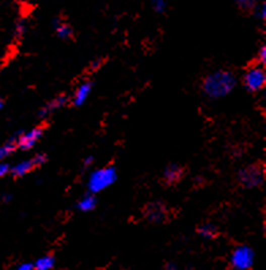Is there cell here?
Wrapping results in <instances>:
<instances>
[{
  "label": "cell",
  "instance_id": "4",
  "mask_svg": "<svg viewBox=\"0 0 266 270\" xmlns=\"http://www.w3.org/2000/svg\"><path fill=\"white\" fill-rule=\"evenodd\" d=\"M242 82H243V87L246 88V91H249L250 94L261 92L266 86L265 68L257 64L249 67L244 71Z\"/></svg>",
  "mask_w": 266,
  "mask_h": 270
},
{
  "label": "cell",
  "instance_id": "9",
  "mask_svg": "<svg viewBox=\"0 0 266 270\" xmlns=\"http://www.w3.org/2000/svg\"><path fill=\"white\" fill-rule=\"evenodd\" d=\"M70 102V96L67 94H60V95L55 96L53 99H50L45 106H42L38 112V118L39 120H46L50 117L53 113H56L57 110L63 109L64 106Z\"/></svg>",
  "mask_w": 266,
  "mask_h": 270
},
{
  "label": "cell",
  "instance_id": "22",
  "mask_svg": "<svg viewBox=\"0 0 266 270\" xmlns=\"http://www.w3.org/2000/svg\"><path fill=\"white\" fill-rule=\"evenodd\" d=\"M10 170H11V165L7 161H0V178H5L7 175H10Z\"/></svg>",
  "mask_w": 266,
  "mask_h": 270
},
{
  "label": "cell",
  "instance_id": "16",
  "mask_svg": "<svg viewBox=\"0 0 266 270\" xmlns=\"http://www.w3.org/2000/svg\"><path fill=\"white\" fill-rule=\"evenodd\" d=\"M15 151H17V140H15V135H14L5 144L0 145V161H5Z\"/></svg>",
  "mask_w": 266,
  "mask_h": 270
},
{
  "label": "cell",
  "instance_id": "20",
  "mask_svg": "<svg viewBox=\"0 0 266 270\" xmlns=\"http://www.w3.org/2000/svg\"><path fill=\"white\" fill-rule=\"evenodd\" d=\"M255 5H257L255 0H238V2H236L238 9L243 10V11H253Z\"/></svg>",
  "mask_w": 266,
  "mask_h": 270
},
{
  "label": "cell",
  "instance_id": "19",
  "mask_svg": "<svg viewBox=\"0 0 266 270\" xmlns=\"http://www.w3.org/2000/svg\"><path fill=\"white\" fill-rule=\"evenodd\" d=\"M167 7H169V5H167V2H165V0H152V2H151V9H152L153 13H166Z\"/></svg>",
  "mask_w": 266,
  "mask_h": 270
},
{
  "label": "cell",
  "instance_id": "10",
  "mask_svg": "<svg viewBox=\"0 0 266 270\" xmlns=\"http://www.w3.org/2000/svg\"><path fill=\"white\" fill-rule=\"evenodd\" d=\"M92 87H94V84H92L91 80H86V82L80 83L76 90L74 91V95L71 98V102H72V105L79 107V106H83L86 102H87L88 96L91 94Z\"/></svg>",
  "mask_w": 266,
  "mask_h": 270
},
{
  "label": "cell",
  "instance_id": "17",
  "mask_svg": "<svg viewBox=\"0 0 266 270\" xmlns=\"http://www.w3.org/2000/svg\"><path fill=\"white\" fill-rule=\"evenodd\" d=\"M27 30V23L26 21L21 18V19H18L17 22H15V26H14V37L17 39H21L25 35Z\"/></svg>",
  "mask_w": 266,
  "mask_h": 270
},
{
  "label": "cell",
  "instance_id": "12",
  "mask_svg": "<svg viewBox=\"0 0 266 270\" xmlns=\"http://www.w3.org/2000/svg\"><path fill=\"white\" fill-rule=\"evenodd\" d=\"M96 205H98V198H96L95 194H91V193H86L83 196L80 197L75 205V208L79 210V212H83V213H88V212H92L95 209Z\"/></svg>",
  "mask_w": 266,
  "mask_h": 270
},
{
  "label": "cell",
  "instance_id": "15",
  "mask_svg": "<svg viewBox=\"0 0 266 270\" xmlns=\"http://www.w3.org/2000/svg\"><path fill=\"white\" fill-rule=\"evenodd\" d=\"M197 234L202 239H215L218 236V227L212 223H202L197 227Z\"/></svg>",
  "mask_w": 266,
  "mask_h": 270
},
{
  "label": "cell",
  "instance_id": "8",
  "mask_svg": "<svg viewBox=\"0 0 266 270\" xmlns=\"http://www.w3.org/2000/svg\"><path fill=\"white\" fill-rule=\"evenodd\" d=\"M169 212H167L166 205L162 202H151L145 206L144 218L152 224H161L167 219Z\"/></svg>",
  "mask_w": 266,
  "mask_h": 270
},
{
  "label": "cell",
  "instance_id": "1",
  "mask_svg": "<svg viewBox=\"0 0 266 270\" xmlns=\"http://www.w3.org/2000/svg\"><path fill=\"white\" fill-rule=\"evenodd\" d=\"M238 84L235 74L227 70H218L210 72L202 79L201 90L208 99H222L234 91Z\"/></svg>",
  "mask_w": 266,
  "mask_h": 270
},
{
  "label": "cell",
  "instance_id": "5",
  "mask_svg": "<svg viewBox=\"0 0 266 270\" xmlns=\"http://www.w3.org/2000/svg\"><path fill=\"white\" fill-rule=\"evenodd\" d=\"M255 262V253L249 244H239L232 250L230 265L234 270H251Z\"/></svg>",
  "mask_w": 266,
  "mask_h": 270
},
{
  "label": "cell",
  "instance_id": "25",
  "mask_svg": "<svg viewBox=\"0 0 266 270\" xmlns=\"http://www.w3.org/2000/svg\"><path fill=\"white\" fill-rule=\"evenodd\" d=\"M14 270H34V269H33V263H30V262H23L21 265H18Z\"/></svg>",
  "mask_w": 266,
  "mask_h": 270
},
{
  "label": "cell",
  "instance_id": "3",
  "mask_svg": "<svg viewBox=\"0 0 266 270\" xmlns=\"http://www.w3.org/2000/svg\"><path fill=\"white\" fill-rule=\"evenodd\" d=\"M238 182L244 189H258L261 188L265 181V169L263 166L253 163L240 169L238 173Z\"/></svg>",
  "mask_w": 266,
  "mask_h": 270
},
{
  "label": "cell",
  "instance_id": "6",
  "mask_svg": "<svg viewBox=\"0 0 266 270\" xmlns=\"http://www.w3.org/2000/svg\"><path fill=\"white\" fill-rule=\"evenodd\" d=\"M46 161H48L46 153L44 152L35 153L34 156L29 157V159H23V160L18 161L15 165H11L10 175H13L14 178H23L25 175L30 174L34 169L44 166Z\"/></svg>",
  "mask_w": 266,
  "mask_h": 270
},
{
  "label": "cell",
  "instance_id": "2",
  "mask_svg": "<svg viewBox=\"0 0 266 270\" xmlns=\"http://www.w3.org/2000/svg\"><path fill=\"white\" fill-rule=\"evenodd\" d=\"M118 173L117 169L114 166H106V167H100L95 169L94 171L90 173L87 178V190L91 194H98V193L103 192L110 186H113L114 183L117 182Z\"/></svg>",
  "mask_w": 266,
  "mask_h": 270
},
{
  "label": "cell",
  "instance_id": "27",
  "mask_svg": "<svg viewBox=\"0 0 266 270\" xmlns=\"http://www.w3.org/2000/svg\"><path fill=\"white\" fill-rule=\"evenodd\" d=\"M102 59H96V60L92 61V64H91V68L92 70H96V68H99L100 66H102Z\"/></svg>",
  "mask_w": 266,
  "mask_h": 270
},
{
  "label": "cell",
  "instance_id": "7",
  "mask_svg": "<svg viewBox=\"0 0 266 270\" xmlns=\"http://www.w3.org/2000/svg\"><path fill=\"white\" fill-rule=\"evenodd\" d=\"M44 136V128L35 127L30 131L17 132L15 140H17V149L21 151H30L38 144V141Z\"/></svg>",
  "mask_w": 266,
  "mask_h": 270
},
{
  "label": "cell",
  "instance_id": "13",
  "mask_svg": "<svg viewBox=\"0 0 266 270\" xmlns=\"http://www.w3.org/2000/svg\"><path fill=\"white\" fill-rule=\"evenodd\" d=\"M52 26L59 38L70 39L71 37L74 35V29H72L70 23H67L63 18H55L52 22Z\"/></svg>",
  "mask_w": 266,
  "mask_h": 270
},
{
  "label": "cell",
  "instance_id": "24",
  "mask_svg": "<svg viewBox=\"0 0 266 270\" xmlns=\"http://www.w3.org/2000/svg\"><path fill=\"white\" fill-rule=\"evenodd\" d=\"M13 198H14L13 193L6 192V193H2V194H0V201H2L3 204H10V202L13 201Z\"/></svg>",
  "mask_w": 266,
  "mask_h": 270
},
{
  "label": "cell",
  "instance_id": "14",
  "mask_svg": "<svg viewBox=\"0 0 266 270\" xmlns=\"http://www.w3.org/2000/svg\"><path fill=\"white\" fill-rule=\"evenodd\" d=\"M55 266H56V258L52 254H45L33 262L34 270H52L55 269Z\"/></svg>",
  "mask_w": 266,
  "mask_h": 270
},
{
  "label": "cell",
  "instance_id": "21",
  "mask_svg": "<svg viewBox=\"0 0 266 270\" xmlns=\"http://www.w3.org/2000/svg\"><path fill=\"white\" fill-rule=\"evenodd\" d=\"M255 60H257V66L263 67L266 64V45L265 44H261V46H259V49H258Z\"/></svg>",
  "mask_w": 266,
  "mask_h": 270
},
{
  "label": "cell",
  "instance_id": "11",
  "mask_svg": "<svg viewBox=\"0 0 266 270\" xmlns=\"http://www.w3.org/2000/svg\"><path fill=\"white\" fill-rule=\"evenodd\" d=\"M183 175H185V169L182 166L177 165V163H171V165L165 167L162 177H163V181L167 185H175L183 178Z\"/></svg>",
  "mask_w": 266,
  "mask_h": 270
},
{
  "label": "cell",
  "instance_id": "26",
  "mask_svg": "<svg viewBox=\"0 0 266 270\" xmlns=\"http://www.w3.org/2000/svg\"><path fill=\"white\" fill-rule=\"evenodd\" d=\"M165 270H179V266L175 262H167Z\"/></svg>",
  "mask_w": 266,
  "mask_h": 270
},
{
  "label": "cell",
  "instance_id": "18",
  "mask_svg": "<svg viewBox=\"0 0 266 270\" xmlns=\"http://www.w3.org/2000/svg\"><path fill=\"white\" fill-rule=\"evenodd\" d=\"M251 13H253V15L257 18V19H259V21L263 22L266 19V5L263 2H261V3H258L257 2V5H255V7H254Z\"/></svg>",
  "mask_w": 266,
  "mask_h": 270
},
{
  "label": "cell",
  "instance_id": "23",
  "mask_svg": "<svg viewBox=\"0 0 266 270\" xmlns=\"http://www.w3.org/2000/svg\"><path fill=\"white\" fill-rule=\"evenodd\" d=\"M95 161V157L94 155H87L86 157H83V169H90Z\"/></svg>",
  "mask_w": 266,
  "mask_h": 270
},
{
  "label": "cell",
  "instance_id": "28",
  "mask_svg": "<svg viewBox=\"0 0 266 270\" xmlns=\"http://www.w3.org/2000/svg\"><path fill=\"white\" fill-rule=\"evenodd\" d=\"M5 109V100L0 98V112Z\"/></svg>",
  "mask_w": 266,
  "mask_h": 270
}]
</instances>
